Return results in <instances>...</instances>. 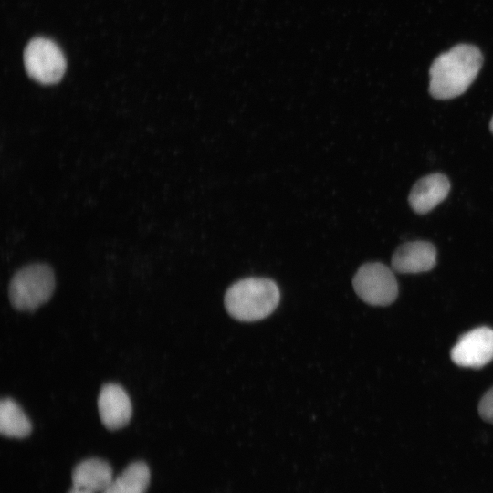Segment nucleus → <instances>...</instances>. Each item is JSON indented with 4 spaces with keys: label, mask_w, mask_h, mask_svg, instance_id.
Wrapping results in <instances>:
<instances>
[{
    "label": "nucleus",
    "mask_w": 493,
    "mask_h": 493,
    "mask_svg": "<svg viewBox=\"0 0 493 493\" xmlns=\"http://www.w3.org/2000/svg\"><path fill=\"white\" fill-rule=\"evenodd\" d=\"M450 183L441 173L429 174L421 178L413 186L409 204L418 214H425L441 203L448 194Z\"/></svg>",
    "instance_id": "1a4fd4ad"
},
{
    "label": "nucleus",
    "mask_w": 493,
    "mask_h": 493,
    "mask_svg": "<svg viewBox=\"0 0 493 493\" xmlns=\"http://www.w3.org/2000/svg\"><path fill=\"white\" fill-rule=\"evenodd\" d=\"M98 409L106 428L117 430L128 425L132 406L126 391L119 384L107 383L100 391Z\"/></svg>",
    "instance_id": "0eeeda50"
},
{
    "label": "nucleus",
    "mask_w": 493,
    "mask_h": 493,
    "mask_svg": "<svg viewBox=\"0 0 493 493\" xmlns=\"http://www.w3.org/2000/svg\"><path fill=\"white\" fill-rule=\"evenodd\" d=\"M280 299L278 285L264 278H246L231 285L225 295V307L234 319L257 321L277 308Z\"/></svg>",
    "instance_id": "f03ea898"
},
{
    "label": "nucleus",
    "mask_w": 493,
    "mask_h": 493,
    "mask_svg": "<svg viewBox=\"0 0 493 493\" xmlns=\"http://www.w3.org/2000/svg\"><path fill=\"white\" fill-rule=\"evenodd\" d=\"M451 359L462 367L488 364L493 360V330L479 327L462 335L451 350Z\"/></svg>",
    "instance_id": "423d86ee"
},
{
    "label": "nucleus",
    "mask_w": 493,
    "mask_h": 493,
    "mask_svg": "<svg viewBox=\"0 0 493 493\" xmlns=\"http://www.w3.org/2000/svg\"><path fill=\"white\" fill-rule=\"evenodd\" d=\"M32 430L31 423L17 403L4 398L0 403V432L11 438L26 437Z\"/></svg>",
    "instance_id": "f8f14e48"
},
{
    "label": "nucleus",
    "mask_w": 493,
    "mask_h": 493,
    "mask_svg": "<svg viewBox=\"0 0 493 493\" xmlns=\"http://www.w3.org/2000/svg\"><path fill=\"white\" fill-rule=\"evenodd\" d=\"M68 493H92L80 488L72 487Z\"/></svg>",
    "instance_id": "4468645a"
},
{
    "label": "nucleus",
    "mask_w": 493,
    "mask_h": 493,
    "mask_svg": "<svg viewBox=\"0 0 493 493\" xmlns=\"http://www.w3.org/2000/svg\"><path fill=\"white\" fill-rule=\"evenodd\" d=\"M55 289V276L46 264L35 263L19 269L12 278L8 296L14 309L33 311L48 301Z\"/></svg>",
    "instance_id": "7ed1b4c3"
},
{
    "label": "nucleus",
    "mask_w": 493,
    "mask_h": 493,
    "mask_svg": "<svg viewBox=\"0 0 493 493\" xmlns=\"http://www.w3.org/2000/svg\"><path fill=\"white\" fill-rule=\"evenodd\" d=\"M436 264L435 247L429 242L414 241L401 245L393 253L391 265L398 273H420Z\"/></svg>",
    "instance_id": "6e6552de"
},
{
    "label": "nucleus",
    "mask_w": 493,
    "mask_h": 493,
    "mask_svg": "<svg viewBox=\"0 0 493 493\" xmlns=\"http://www.w3.org/2000/svg\"><path fill=\"white\" fill-rule=\"evenodd\" d=\"M478 413L482 419L493 424V387L480 400Z\"/></svg>",
    "instance_id": "ddd939ff"
},
{
    "label": "nucleus",
    "mask_w": 493,
    "mask_h": 493,
    "mask_svg": "<svg viewBox=\"0 0 493 493\" xmlns=\"http://www.w3.org/2000/svg\"><path fill=\"white\" fill-rule=\"evenodd\" d=\"M24 64L28 76L45 84L58 82L66 69V60L60 48L51 40L32 39L24 51Z\"/></svg>",
    "instance_id": "39448f33"
},
{
    "label": "nucleus",
    "mask_w": 493,
    "mask_h": 493,
    "mask_svg": "<svg viewBox=\"0 0 493 493\" xmlns=\"http://www.w3.org/2000/svg\"><path fill=\"white\" fill-rule=\"evenodd\" d=\"M482 65L479 49L460 44L441 54L430 68L429 91L438 100H448L464 93L476 79Z\"/></svg>",
    "instance_id": "f257e3e1"
},
{
    "label": "nucleus",
    "mask_w": 493,
    "mask_h": 493,
    "mask_svg": "<svg viewBox=\"0 0 493 493\" xmlns=\"http://www.w3.org/2000/svg\"><path fill=\"white\" fill-rule=\"evenodd\" d=\"M352 284L357 295L373 306L389 305L398 295V285L393 271L379 262L362 265L354 275Z\"/></svg>",
    "instance_id": "20e7f679"
},
{
    "label": "nucleus",
    "mask_w": 493,
    "mask_h": 493,
    "mask_svg": "<svg viewBox=\"0 0 493 493\" xmlns=\"http://www.w3.org/2000/svg\"><path fill=\"white\" fill-rule=\"evenodd\" d=\"M150 482V470L143 462L130 464L113 478L102 493H145Z\"/></svg>",
    "instance_id": "9b49d317"
},
{
    "label": "nucleus",
    "mask_w": 493,
    "mask_h": 493,
    "mask_svg": "<svg viewBox=\"0 0 493 493\" xmlns=\"http://www.w3.org/2000/svg\"><path fill=\"white\" fill-rule=\"evenodd\" d=\"M73 487L92 493H102L113 479L111 467L98 458L86 459L79 463L72 471Z\"/></svg>",
    "instance_id": "9d476101"
},
{
    "label": "nucleus",
    "mask_w": 493,
    "mask_h": 493,
    "mask_svg": "<svg viewBox=\"0 0 493 493\" xmlns=\"http://www.w3.org/2000/svg\"><path fill=\"white\" fill-rule=\"evenodd\" d=\"M490 130L493 132V117L491 119L490 124H489Z\"/></svg>",
    "instance_id": "2eb2a0df"
}]
</instances>
